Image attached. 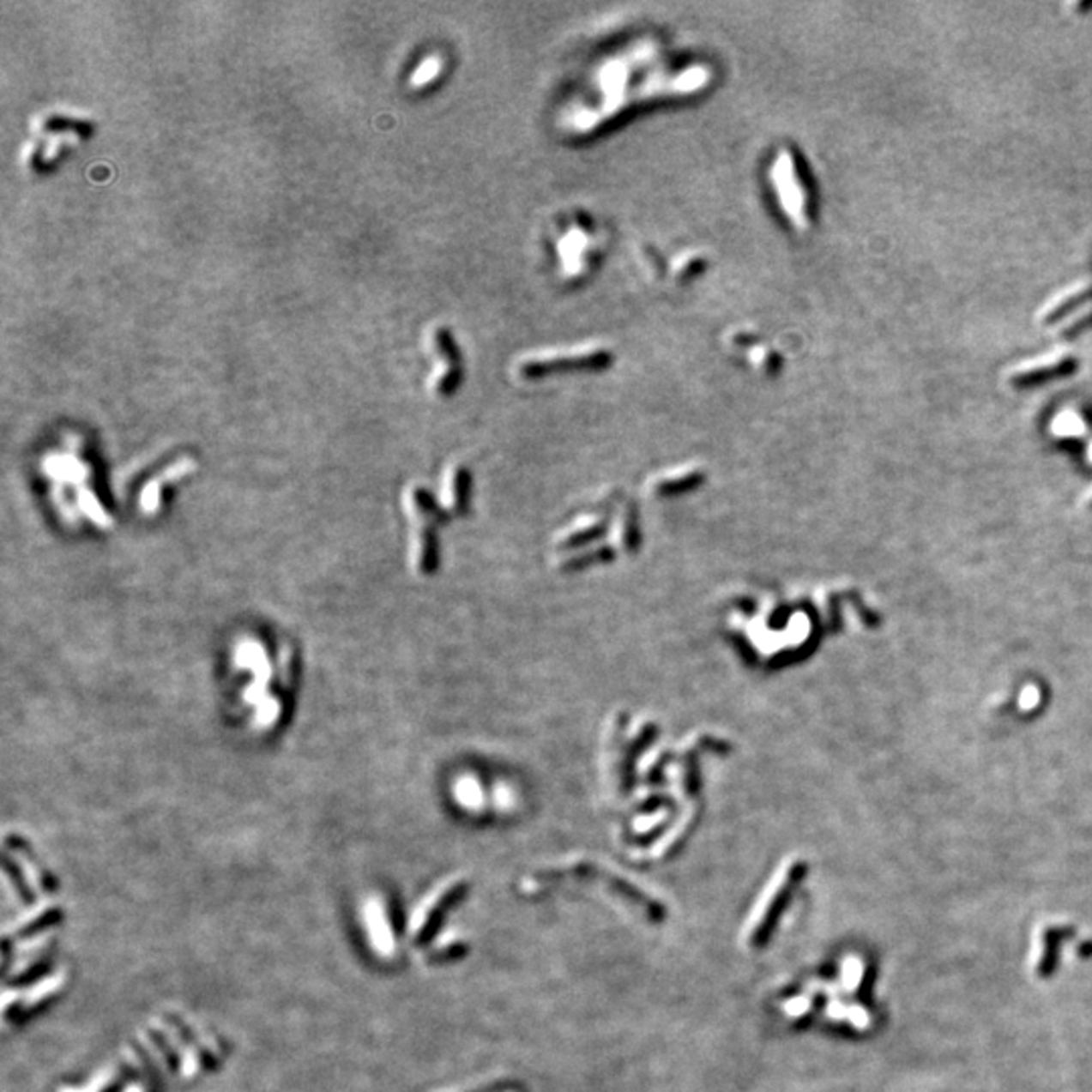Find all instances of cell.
I'll return each instance as SVG.
<instances>
[{"label":"cell","instance_id":"6da1fadb","mask_svg":"<svg viewBox=\"0 0 1092 1092\" xmlns=\"http://www.w3.org/2000/svg\"><path fill=\"white\" fill-rule=\"evenodd\" d=\"M613 362V353L603 342H576L570 347L530 350L520 354L514 372L524 381L554 375L563 371H601Z\"/></svg>","mask_w":1092,"mask_h":1092},{"label":"cell","instance_id":"7a4b0ae2","mask_svg":"<svg viewBox=\"0 0 1092 1092\" xmlns=\"http://www.w3.org/2000/svg\"><path fill=\"white\" fill-rule=\"evenodd\" d=\"M769 183L781 213L797 231L811 227V195H809L801 160L793 148H781L769 166Z\"/></svg>","mask_w":1092,"mask_h":1092},{"label":"cell","instance_id":"3957f363","mask_svg":"<svg viewBox=\"0 0 1092 1092\" xmlns=\"http://www.w3.org/2000/svg\"><path fill=\"white\" fill-rule=\"evenodd\" d=\"M599 235L587 217L570 220L557 239V256L564 277H582L597 262Z\"/></svg>","mask_w":1092,"mask_h":1092},{"label":"cell","instance_id":"277c9868","mask_svg":"<svg viewBox=\"0 0 1092 1092\" xmlns=\"http://www.w3.org/2000/svg\"><path fill=\"white\" fill-rule=\"evenodd\" d=\"M427 350L433 359L431 377H429V390L437 397H445L456 390L460 381L462 362L454 338L443 326H433L427 332Z\"/></svg>","mask_w":1092,"mask_h":1092},{"label":"cell","instance_id":"5b68a950","mask_svg":"<svg viewBox=\"0 0 1092 1092\" xmlns=\"http://www.w3.org/2000/svg\"><path fill=\"white\" fill-rule=\"evenodd\" d=\"M724 344L733 353L743 354L751 369L759 375H777L781 369V356L777 350L763 342L759 334L751 328H731L727 332V338H724Z\"/></svg>","mask_w":1092,"mask_h":1092},{"label":"cell","instance_id":"8992f818","mask_svg":"<svg viewBox=\"0 0 1092 1092\" xmlns=\"http://www.w3.org/2000/svg\"><path fill=\"white\" fill-rule=\"evenodd\" d=\"M1078 362L1068 353H1050L1040 356V359L1026 360L1007 372V383L1011 384H1034L1044 383L1048 378L1072 375L1077 371Z\"/></svg>","mask_w":1092,"mask_h":1092},{"label":"cell","instance_id":"52a82bcc","mask_svg":"<svg viewBox=\"0 0 1092 1092\" xmlns=\"http://www.w3.org/2000/svg\"><path fill=\"white\" fill-rule=\"evenodd\" d=\"M791 868H793V860H791V858L783 860L779 868L775 870V874L771 876V878H769V882L765 884V888L761 890L759 896H757V901H755V904H752L749 916H746V920H745V925H743V931H740V938H743V941H749V938L755 935V931L761 926V922L765 920L767 913L773 907L775 898L779 896L781 890H783V886L787 884Z\"/></svg>","mask_w":1092,"mask_h":1092},{"label":"cell","instance_id":"ba28073f","mask_svg":"<svg viewBox=\"0 0 1092 1092\" xmlns=\"http://www.w3.org/2000/svg\"><path fill=\"white\" fill-rule=\"evenodd\" d=\"M1092 298V281H1078L1071 287H1064L1062 292H1058L1056 296H1052L1048 302H1046L1035 318L1042 324H1048V322H1054L1062 316H1066L1068 312H1072L1074 308H1078L1080 304L1089 302Z\"/></svg>","mask_w":1092,"mask_h":1092},{"label":"cell","instance_id":"9c48e42d","mask_svg":"<svg viewBox=\"0 0 1092 1092\" xmlns=\"http://www.w3.org/2000/svg\"><path fill=\"white\" fill-rule=\"evenodd\" d=\"M366 926H369V935L371 941L375 943V947L378 953L383 955H390L395 950V938H393V931L387 925V914H384V904L381 898H371L369 904H366Z\"/></svg>","mask_w":1092,"mask_h":1092},{"label":"cell","instance_id":"30bf717a","mask_svg":"<svg viewBox=\"0 0 1092 1092\" xmlns=\"http://www.w3.org/2000/svg\"><path fill=\"white\" fill-rule=\"evenodd\" d=\"M709 268V256L703 249H686L680 256H676L670 263V274L678 284H688L694 277L704 274Z\"/></svg>","mask_w":1092,"mask_h":1092},{"label":"cell","instance_id":"8fae6325","mask_svg":"<svg viewBox=\"0 0 1092 1092\" xmlns=\"http://www.w3.org/2000/svg\"><path fill=\"white\" fill-rule=\"evenodd\" d=\"M457 880H460V878H447V880H443L439 886H435L433 890L429 892L421 902H419V907L413 910V914H411V922H409L411 935H419V932L423 931V926L427 925V919H429V914H431V910L437 907V904L441 902V898H443L445 894L451 890V886L457 884Z\"/></svg>","mask_w":1092,"mask_h":1092},{"label":"cell","instance_id":"7c38bea8","mask_svg":"<svg viewBox=\"0 0 1092 1092\" xmlns=\"http://www.w3.org/2000/svg\"><path fill=\"white\" fill-rule=\"evenodd\" d=\"M825 1016H828L830 1020L852 1023V1026L856 1028V1029H868L870 1028L868 1010H866V1007H862V1005H858V1004L848 1005V1004H842V1001H837V999H831L830 1004H828V1007H825Z\"/></svg>","mask_w":1092,"mask_h":1092},{"label":"cell","instance_id":"4fadbf2b","mask_svg":"<svg viewBox=\"0 0 1092 1092\" xmlns=\"http://www.w3.org/2000/svg\"><path fill=\"white\" fill-rule=\"evenodd\" d=\"M864 979V961L856 955H848L842 963V992L854 993Z\"/></svg>","mask_w":1092,"mask_h":1092},{"label":"cell","instance_id":"5bb4252c","mask_svg":"<svg viewBox=\"0 0 1092 1092\" xmlns=\"http://www.w3.org/2000/svg\"><path fill=\"white\" fill-rule=\"evenodd\" d=\"M441 69H443V61H441V57H437V55H433V57L423 61V65L413 73L411 83L415 87L427 86V83H431L435 77H439Z\"/></svg>","mask_w":1092,"mask_h":1092},{"label":"cell","instance_id":"9a60e30c","mask_svg":"<svg viewBox=\"0 0 1092 1092\" xmlns=\"http://www.w3.org/2000/svg\"><path fill=\"white\" fill-rule=\"evenodd\" d=\"M1089 328H1092V308L1084 310L1083 314L1074 316L1071 322H1066V324H1064L1060 330H1058V336H1064V338L1078 336V334H1083L1084 330H1089Z\"/></svg>","mask_w":1092,"mask_h":1092},{"label":"cell","instance_id":"2e32d148","mask_svg":"<svg viewBox=\"0 0 1092 1092\" xmlns=\"http://www.w3.org/2000/svg\"><path fill=\"white\" fill-rule=\"evenodd\" d=\"M811 1007H813V998L811 995L803 993V995H797V998L785 999L783 1005H781V1010H783V1014L787 1017H801L805 1016Z\"/></svg>","mask_w":1092,"mask_h":1092},{"label":"cell","instance_id":"e0dca14e","mask_svg":"<svg viewBox=\"0 0 1092 1092\" xmlns=\"http://www.w3.org/2000/svg\"><path fill=\"white\" fill-rule=\"evenodd\" d=\"M1054 429L1058 433H1072V431H1080L1083 429V421L1074 411H1064L1060 417L1056 419V425Z\"/></svg>","mask_w":1092,"mask_h":1092},{"label":"cell","instance_id":"ac0fdd59","mask_svg":"<svg viewBox=\"0 0 1092 1092\" xmlns=\"http://www.w3.org/2000/svg\"><path fill=\"white\" fill-rule=\"evenodd\" d=\"M807 992H811V993H816V992H819V993H828L830 998H834V995H837V993L842 992V986H836V983L811 981V983H807Z\"/></svg>","mask_w":1092,"mask_h":1092},{"label":"cell","instance_id":"d6986e66","mask_svg":"<svg viewBox=\"0 0 1092 1092\" xmlns=\"http://www.w3.org/2000/svg\"><path fill=\"white\" fill-rule=\"evenodd\" d=\"M1044 957V935L1042 931L1034 932V949H1032V967H1040Z\"/></svg>","mask_w":1092,"mask_h":1092},{"label":"cell","instance_id":"ffe728a7","mask_svg":"<svg viewBox=\"0 0 1092 1092\" xmlns=\"http://www.w3.org/2000/svg\"><path fill=\"white\" fill-rule=\"evenodd\" d=\"M664 817H666V811H660V813H655V816H649V817H639L637 822H636V831L652 830L654 825L660 824Z\"/></svg>","mask_w":1092,"mask_h":1092}]
</instances>
